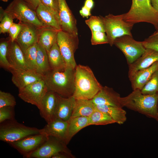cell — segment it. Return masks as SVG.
I'll use <instances>...</instances> for the list:
<instances>
[{"mask_svg": "<svg viewBox=\"0 0 158 158\" xmlns=\"http://www.w3.org/2000/svg\"><path fill=\"white\" fill-rule=\"evenodd\" d=\"M58 100L55 119L68 121L71 118L75 103L76 99L73 95L68 97L57 94Z\"/></svg>", "mask_w": 158, "mask_h": 158, "instance_id": "20", "label": "cell"}, {"mask_svg": "<svg viewBox=\"0 0 158 158\" xmlns=\"http://www.w3.org/2000/svg\"><path fill=\"white\" fill-rule=\"evenodd\" d=\"M56 42L66 67L75 68L77 65L74 55L79 44L78 35H71L60 30L58 32Z\"/></svg>", "mask_w": 158, "mask_h": 158, "instance_id": "7", "label": "cell"}, {"mask_svg": "<svg viewBox=\"0 0 158 158\" xmlns=\"http://www.w3.org/2000/svg\"><path fill=\"white\" fill-rule=\"evenodd\" d=\"M40 1L42 4L51 8L59 14V0H40Z\"/></svg>", "mask_w": 158, "mask_h": 158, "instance_id": "41", "label": "cell"}, {"mask_svg": "<svg viewBox=\"0 0 158 158\" xmlns=\"http://www.w3.org/2000/svg\"><path fill=\"white\" fill-rule=\"evenodd\" d=\"M95 109L94 104L92 99H76L75 106L71 117H88Z\"/></svg>", "mask_w": 158, "mask_h": 158, "instance_id": "28", "label": "cell"}, {"mask_svg": "<svg viewBox=\"0 0 158 158\" xmlns=\"http://www.w3.org/2000/svg\"><path fill=\"white\" fill-rule=\"evenodd\" d=\"M142 42L146 48L150 49L158 52V34H152Z\"/></svg>", "mask_w": 158, "mask_h": 158, "instance_id": "39", "label": "cell"}, {"mask_svg": "<svg viewBox=\"0 0 158 158\" xmlns=\"http://www.w3.org/2000/svg\"><path fill=\"white\" fill-rule=\"evenodd\" d=\"M48 91L44 79H42L19 89L18 96L24 102L35 105L39 109Z\"/></svg>", "mask_w": 158, "mask_h": 158, "instance_id": "9", "label": "cell"}, {"mask_svg": "<svg viewBox=\"0 0 158 158\" xmlns=\"http://www.w3.org/2000/svg\"><path fill=\"white\" fill-rule=\"evenodd\" d=\"M141 91L144 94H158V69Z\"/></svg>", "mask_w": 158, "mask_h": 158, "instance_id": "32", "label": "cell"}, {"mask_svg": "<svg viewBox=\"0 0 158 158\" xmlns=\"http://www.w3.org/2000/svg\"><path fill=\"white\" fill-rule=\"evenodd\" d=\"M75 68L66 67L61 70H50L44 80L48 91H53L65 97L73 95L74 91Z\"/></svg>", "mask_w": 158, "mask_h": 158, "instance_id": "3", "label": "cell"}, {"mask_svg": "<svg viewBox=\"0 0 158 158\" xmlns=\"http://www.w3.org/2000/svg\"><path fill=\"white\" fill-rule=\"evenodd\" d=\"M37 43L30 47L23 52L25 61L29 68L36 71Z\"/></svg>", "mask_w": 158, "mask_h": 158, "instance_id": "31", "label": "cell"}, {"mask_svg": "<svg viewBox=\"0 0 158 158\" xmlns=\"http://www.w3.org/2000/svg\"><path fill=\"white\" fill-rule=\"evenodd\" d=\"M121 98L119 94L112 88L105 86L102 87L92 100L93 103L96 105H105L122 107Z\"/></svg>", "mask_w": 158, "mask_h": 158, "instance_id": "18", "label": "cell"}, {"mask_svg": "<svg viewBox=\"0 0 158 158\" xmlns=\"http://www.w3.org/2000/svg\"><path fill=\"white\" fill-rule=\"evenodd\" d=\"M20 23L22 27L15 41L24 52L30 47L37 43L42 27L31 24Z\"/></svg>", "mask_w": 158, "mask_h": 158, "instance_id": "13", "label": "cell"}, {"mask_svg": "<svg viewBox=\"0 0 158 158\" xmlns=\"http://www.w3.org/2000/svg\"><path fill=\"white\" fill-rule=\"evenodd\" d=\"M10 71L12 74V82L19 90L44 78V76L30 69L13 68Z\"/></svg>", "mask_w": 158, "mask_h": 158, "instance_id": "15", "label": "cell"}, {"mask_svg": "<svg viewBox=\"0 0 158 158\" xmlns=\"http://www.w3.org/2000/svg\"><path fill=\"white\" fill-rule=\"evenodd\" d=\"M16 99L10 93L0 91V108L4 107H14Z\"/></svg>", "mask_w": 158, "mask_h": 158, "instance_id": "36", "label": "cell"}, {"mask_svg": "<svg viewBox=\"0 0 158 158\" xmlns=\"http://www.w3.org/2000/svg\"><path fill=\"white\" fill-rule=\"evenodd\" d=\"M103 22L105 32L111 46L114 44L115 40L124 35L132 36L131 30L133 24L125 21L123 14L114 15L111 14L103 17L100 16Z\"/></svg>", "mask_w": 158, "mask_h": 158, "instance_id": "5", "label": "cell"}, {"mask_svg": "<svg viewBox=\"0 0 158 158\" xmlns=\"http://www.w3.org/2000/svg\"><path fill=\"white\" fill-rule=\"evenodd\" d=\"M57 94L48 91L44 97L38 109L41 116L48 123L55 119Z\"/></svg>", "mask_w": 158, "mask_h": 158, "instance_id": "16", "label": "cell"}, {"mask_svg": "<svg viewBox=\"0 0 158 158\" xmlns=\"http://www.w3.org/2000/svg\"><path fill=\"white\" fill-rule=\"evenodd\" d=\"M4 11L20 22L32 24L39 27H45L39 20L35 11L21 0H13Z\"/></svg>", "mask_w": 158, "mask_h": 158, "instance_id": "6", "label": "cell"}, {"mask_svg": "<svg viewBox=\"0 0 158 158\" xmlns=\"http://www.w3.org/2000/svg\"><path fill=\"white\" fill-rule=\"evenodd\" d=\"M157 121L158 122V119Z\"/></svg>", "mask_w": 158, "mask_h": 158, "instance_id": "49", "label": "cell"}, {"mask_svg": "<svg viewBox=\"0 0 158 158\" xmlns=\"http://www.w3.org/2000/svg\"><path fill=\"white\" fill-rule=\"evenodd\" d=\"M91 10L89 9L86 7L83 6L81 9L80 11V13L83 17L88 18L89 16H91Z\"/></svg>", "mask_w": 158, "mask_h": 158, "instance_id": "44", "label": "cell"}, {"mask_svg": "<svg viewBox=\"0 0 158 158\" xmlns=\"http://www.w3.org/2000/svg\"><path fill=\"white\" fill-rule=\"evenodd\" d=\"M7 59L13 68L30 69L25 62L23 51L15 41L11 42L9 40Z\"/></svg>", "mask_w": 158, "mask_h": 158, "instance_id": "21", "label": "cell"}, {"mask_svg": "<svg viewBox=\"0 0 158 158\" xmlns=\"http://www.w3.org/2000/svg\"><path fill=\"white\" fill-rule=\"evenodd\" d=\"M68 125V121L55 118L47 123L42 129V133L48 136L54 137L65 142Z\"/></svg>", "mask_w": 158, "mask_h": 158, "instance_id": "23", "label": "cell"}, {"mask_svg": "<svg viewBox=\"0 0 158 158\" xmlns=\"http://www.w3.org/2000/svg\"><path fill=\"white\" fill-rule=\"evenodd\" d=\"M153 8L158 12V0H150Z\"/></svg>", "mask_w": 158, "mask_h": 158, "instance_id": "46", "label": "cell"}, {"mask_svg": "<svg viewBox=\"0 0 158 158\" xmlns=\"http://www.w3.org/2000/svg\"><path fill=\"white\" fill-rule=\"evenodd\" d=\"M22 27V24L13 23L10 27L8 32L10 37V40L11 42L15 41Z\"/></svg>", "mask_w": 158, "mask_h": 158, "instance_id": "40", "label": "cell"}, {"mask_svg": "<svg viewBox=\"0 0 158 158\" xmlns=\"http://www.w3.org/2000/svg\"><path fill=\"white\" fill-rule=\"evenodd\" d=\"M114 44L123 53L128 65L140 57L146 49L142 41H136L132 36L128 35L117 38L114 42Z\"/></svg>", "mask_w": 158, "mask_h": 158, "instance_id": "8", "label": "cell"}, {"mask_svg": "<svg viewBox=\"0 0 158 158\" xmlns=\"http://www.w3.org/2000/svg\"><path fill=\"white\" fill-rule=\"evenodd\" d=\"M48 136L44 133L30 135L22 139L9 143L23 157L28 158L47 140Z\"/></svg>", "mask_w": 158, "mask_h": 158, "instance_id": "11", "label": "cell"}, {"mask_svg": "<svg viewBox=\"0 0 158 158\" xmlns=\"http://www.w3.org/2000/svg\"><path fill=\"white\" fill-rule=\"evenodd\" d=\"M158 61V52L146 48L144 52L134 62L128 65V78L137 71L148 68Z\"/></svg>", "mask_w": 158, "mask_h": 158, "instance_id": "19", "label": "cell"}, {"mask_svg": "<svg viewBox=\"0 0 158 158\" xmlns=\"http://www.w3.org/2000/svg\"><path fill=\"white\" fill-rule=\"evenodd\" d=\"M14 107H4L0 108V123L7 120L15 119Z\"/></svg>", "mask_w": 158, "mask_h": 158, "instance_id": "38", "label": "cell"}, {"mask_svg": "<svg viewBox=\"0 0 158 158\" xmlns=\"http://www.w3.org/2000/svg\"><path fill=\"white\" fill-rule=\"evenodd\" d=\"M0 33L8 32L9 29L13 23V19L0 7Z\"/></svg>", "mask_w": 158, "mask_h": 158, "instance_id": "34", "label": "cell"}, {"mask_svg": "<svg viewBox=\"0 0 158 158\" xmlns=\"http://www.w3.org/2000/svg\"><path fill=\"white\" fill-rule=\"evenodd\" d=\"M94 5L93 0H85L84 6L89 9L91 10Z\"/></svg>", "mask_w": 158, "mask_h": 158, "instance_id": "45", "label": "cell"}, {"mask_svg": "<svg viewBox=\"0 0 158 158\" xmlns=\"http://www.w3.org/2000/svg\"><path fill=\"white\" fill-rule=\"evenodd\" d=\"M68 121L65 142L67 145L72 138L83 128L89 126L88 117H71Z\"/></svg>", "mask_w": 158, "mask_h": 158, "instance_id": "24", "label": "cell"}, {"mask_svg": "<svg viewBox=\"0 0 158 158\" xmlns=\"http://www.w3.org/2000/svg\"><path fill=\"white\" fill-rule=\"evenodd\" d=\"M152 34L153 35H156V34H158V31H157L155 32L153 34Z\"/></svg>", "mask_w": 158, "mask_h": 158, "instance_id": "47", "label": "cell"}, {"mask_svg": "<svg viewBox=\"0 0 158 158\" xmlns=\"http://www.w3.org/2000/svg\"><path fill=\"white\" fill-rule=\"evenodd\" d=\"M158 69V61L149 67L139 70L129 78L133 90H141L151 78L154 72Z\"/></svg>", "mask_w": 158, "mask_h": 158, "instance_id": "22", "label": "cell"}, {"mask_svg": "<svg viewBox=\"0 0 158 158\" xmlns=\"http://www.w3.org/2000/svg\"><path fill=\"white\" fill-rule=\"evenodd\" d=\"M9 40L1 42L0 44V65L1 67L9 71L13 68L7 59V52Z\"/></svg>", "mask_w": 158, "mask_h": 158, "instance_id": "33", "label": "cell"}, {"mask_svg": "<svg viewBox=\"0 0 158 158\" xmlns=\"http://www.w3.org/2000/svg\"><path fill=\"white\" fill-rule=\"evenodd\" d=\"M157 13L150 0H132L131 7L126 15L132 20L141 21L151 19Z\"/></svg>", "mask_w": 158, "mask_h": 158, "instance_id": "12", "label": "cell"}, {"mask_svg": "<svg viewBox=\"0 0 158 158\" xmlns=\"http://www.w3.org/2000/svg\"><path fill=\"white\" fill-rule=\"evenodd\" d=\"M102 87L88 66L81 65L76 66L73 95L75 99H92Z\"/></svg>", "mask_w": 158, "mask_h": 158, "instance_id": "2", "label": "cell"}, {"mask_svg": "<svg viewBox=\"0 0 158 158\" xmlns=\"http://www.w3.org/2000/svg\"><path fill=\"white\" fill-rule=\"evenodd\" d=\"M3 1L6 2H7L8 0H1Z\"/></svg>", "mask_w": 158, "mask_h": 158, "instance_id": "48", "label": "cell"}, {"mask_svg": "<svg viewBox=\"0 0 158 158\" xmlns=\"http://www.w3.org/2000/svg\"><path fill=\"white\" fill-rule=\"evenodd\" d=\"M35 11L39 20L45 26L58 31L61 30L59 15L54 10L41 3Z\"/></svg>", "mask_w": 158, "mask_h": 158, "instance_id": "17", "label": "cell"}, {"mask_svg": "<svg viewBox=\"0 0 158 158\" xmlns=\"http://www.w3.org/2000/svg\"><path fill=\"white\" fill-rule=\"evenodd\" d=\"M122 107H125L147 117L158 119V94H146L136 89L127 96L121 97Z\"/></svg>", "mask_w": 158, "mask_h": 158, "instance_id": "1", "label": "cell"}, {"mask_svg": "<svg viewBox=\"0 0 158 158\" xmlns=\"http://www.w3.org/2000/svg\"><path fill=\"white\" fill-rule=\"evenodd\" d=\"M58 31L51 28H41L37 43L48 52L56 41Z\"/></svg>", "mask_w": 158, "mask_h": 158, "instance_id": "27", "label": "cell"}, {"mask_svg": "<svg viewBox=\"0 0 158 158\" xmlns=\"http://www.w3.org/2000/svg\"><path fill=\"white\" fill-rule=\"evenodd\" d=\"M28 6L35 11L41 3L40 0H21Z\"/></svg>", "mask_w": 158, "mask_h": 158, "instance_id": "42", "label": "cell"}, {"mask_svg": "<svg viewBox=\"0 0 158 158\" xmlns=\"http://www.w3.org/2000/svg\"><path fill=\"white\" fill-rule=\"evenodd\" d=\"M49 63L51 70H60L65 68L66 64L56 41L47 52Z\"/></svg>", "mask_w": 158, "mask_h": 158, "instance_id": "26", "label": "cell"}, {"mask_svg": "<svg viewBox=\"0 0 158 158\" xmlns=\"http://www.w3.org/2000/svg\"><path fill=\"white\" fill-rule=\"evenodd\" d=\"M59 1V15L61 30L71 35H78L76 20L66 0Z\"/></svg>", "mask_w": 158, "mask_h": 158, "instance_id": "14", "label": "cell"}, {"mask_svg": "<svg viewBox=\"0 0 158 158\" xmlns=\"http://www.w3.org/2000/svg\"><path fill=\"white\" fill-rule=\"evenodd\" d=\"M75 157L72 154H70L65 152H58L52 156L51 158H74Z\"/></svg>", "mask_w": 158, "mask_h": 158, "instance_id": "43", "label": "cell"}, {"mask_svg": "<svg viewBox=\"0 0 158 158\" xmlns=\"http://www.w3.org/2000/svg\"><path fill=\"white\" fill-rule=\"evenodd\" d=\"M95 109L109 115L115 123L119 124H123L127 119L126 112L122 107L105 105L94 104Z\"/></svg>", "mask_w": 158, "mask_h": 158, "instance_id": "25", "label": "cell"}, {"mask_svg": "<svg viewBox=\"0 0 158 158\" xmlns=\"http://www.w3.org/2000/svg\"><path fill=\"white\" fill-rule=\"evenodd\" d=\"M88 118L89 126L104 125L115 123L109 115L95 108L92 114L88 117Z\"/></svg>", "mask_w": 158, "mask_h": 158, "instance_id": "30", "label": "cell"}, {"mask_svg": "<svg viewBox=\"0 0 158 158\" xmlns=\"http://www.w3.org/2000/svg\"><path fill=\"white\" fill-rule=\"evenodd\" d=\"M91 40L92 45L109 44L106 34L105 32L101 31H92Z\"/></svg>", "mask_w": 158, "mask_h": 158, "instance_id": "37", "label": "cell"}, {"mask_svg": "<svg viewBox=\"0 0 158 158\" xmlns=\"http://www.w3.org/2000/svg\"><path fill=\"white\" fill-rule=\"evenodd\" d=\"M85 23L90 28L91 31H101L105 32L104 25L100 16H91Z\"/></svg>", "mask_w": 158, "mask_h": 158, "instance_id": "35", "label": "cell"}, {"mask_svg": "<svg viewBox=\"0 0 158 158\" xmlns=\"http://www.w3.org/2000/svg\"><path fill=\"white\" fill-rule=\"evenodd\" d=\"M42 133V129L25 126L18 123L15 119L0 123V140L8 143Z\"/></svg>", "mask_w": 158, "mask_h": 158, "instance_id": "4", "label": "cell"}, {"mask_svg": "<svg viewBox=\"0 0 158 158\" xmlns=\"http://www.w3.org/2000/svg\"><path fill=\"white\" fill-rule=\"evenodd\" d=\"M61 152L72 154L65 142L54 137L49 136L43 144L31 154L28 158H50Z\"/></svg>", "mask_w": 158, "mask_h": 158, "instance_id": "10", "label": "cell"}, {"mask_svg": "<svg viewBox=\"0 0 158 158\" xmlns=\"http://www.w3.org/2000/svg\"><path fill=\"white\" fill-rule=\"evenodd\" d=\"M36 71L44 76L51 70L46 50L38 43H37Z\"/></svg>", "mask_w": 158, "mask_h": 158, "instance_id": "29", "label": "cell"}]
</instances>
